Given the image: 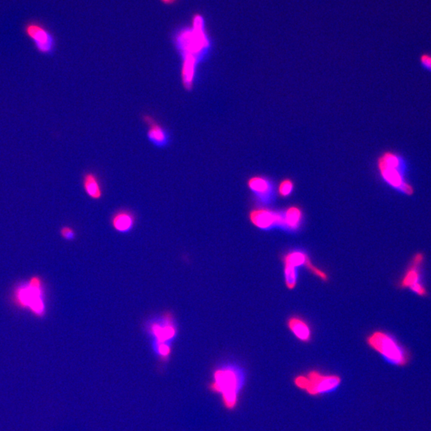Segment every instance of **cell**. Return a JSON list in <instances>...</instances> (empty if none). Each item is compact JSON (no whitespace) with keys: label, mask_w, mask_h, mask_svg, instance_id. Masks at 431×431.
<instances>
[{"label":"cell","mask_w":431,"mask_h":431,"mask_svg":"<svg viewBox=\"0 0 431 431\" xmlns=\"http://www.w3.org/2000/svg\"><path fill=\"white\" fill-rule=\"evenodd\" d=\"M308 260L309 259L305 253H301V252H293V253H289L285 257L284 264L285 265H289V266L296 268V267L300 266V265H306V263Z\"/></svg>","instance_id":"obj_16"},{"label":"cell","mask_w":431,"mask_h":431,"mask_svg":"<svg viewBox=\"0 0 431 431\" xmlns=\"http://www.w3.org/2000/svg\"><path fill=\"white\" fill-rule=\"evenodd\" d=\"M288 327L292 331V333L294 334L300 340L304 342L309 341L311 338V330L305 322L298 318H292L288 321Z\"/></svg>","instance_id":"obj_13"},{"label":"cell","mask_w":431,"mask_h":431,"mask_svg":"<svg viewBox=\"0 0 431 431\" xmlns=\"http://www.w3.org/2000/svg\"><path fill=\"white\" fill-rule=\"evenodd\" d=\"M145 122L149 125V132H148V137L151 141L155 145H165L168 142V134L165 129H163L158 123L155 122L154 119L149 117V116H145Z\"/></svg>","instance_id":"obj_11"},{"label":"cell","mask_w":431,"mask_h":431,"mask_svg":"<svg viewBox=\"0 0 431 431\" xmlns=\"http://www.w3.org/2000/svg\"><path fill=\"white\" fill-rule=\"evenodd\" d=\"M192 29L198 32H202L204 31V19L202 18V16L200 15H196L194 16L193 20H192Z\"/></svg>","instance_id":"obj_20"},{"label":"cell","mask_w":431,"mask_h":431,"mask_svg":"<svg viewBox=\"0 0 431 431\" xmlns=\"http://www.w3.org/2000/svg\"><path fill=\"white\" fill-rule=\"evenodd\" d=\"M150 333L154 336L153 347L161 361H167L170 356L172 349L170 343L176 336V329L169 314L164 316L163 324L153 323L149 327Z\"/></svg>","instance_id":"obj_6"},{"label":"cell","mask_w":431,"mask_h":431,"mask_svg":"<svg viewBox=\"0 0 431 431\" xmlns=\"http://www.w3.org/2000/svg\"><path fill=\"white\" fill-rule=\"evenodd\" d=\"M134 223V216L126 210L117 212L112 218V226L114 228V230L122 234L130 231L133 229Z\"/></svg>","instance_id":"obj_10"},{"label":"cell","mask_w":431,"mask_h":431,"mask_svg":"<svg viewBox=\"0 0 431 431\" xmlns=\"http://www.w3.org/2000/svg\"><path fill=\"white\" fill-rule=\"evenodd\" d=\"M284 226L289 229L296 230L300 226L302 219V212L298 208L292 207L287 210L286 213L284 217Z\"/></svg>","instance_id":"obj_15"},{"label":"cell","mask_w":431,"mask_h":431,"mask_svg":"<svg viewBox=\"0 0 431 431\" xmlns=\"http://www.w3.org/2000/svg\"><path fill=\"white\" fill-rule=\"evenodd\" d=\"M423 257L421 254H417L413 260V264L411 268L406 272L402 285L404 288H409L410 290L415 292L416 294L419 296H425L426 291L422 286L420 280V273L418 266L421 264Z\"/></svg>","instance_id":"obj_8"},{"label":"cell","mask_w":431,"mask_h":431,"mask_svg":"<svg viewBox=\"0 0 431 431\" xmlns=\"http://www.w3.org/2000/svg\"><path fill=\"white\" fill-rule=\"evenodd\" d=\"M305 265L308 267V269H310V271H312L314 274H316V276H318L320 278L323 279V280H327V275H326L325 273H323V272H322L321 270H320V269H318L317 268L313 266V265H312V263L310 262L309 260L307 261Z\"/></svg>","instance_id":"obj_22"},{"label":"cell","mask_w":431,"mask_h":431,"mask_svg":"<svg viewBox=\"0 0 431 431\" xmlns=\"http://www.w3.org/2000/svg\"><path fill=\"white\" fill-rule=\"evenodd\" d=\"M241 387V374L237 368L231 366L217 369L208 384L210 391L222 395L223 405L228 409H234L237 406Z\"/></svg>","instance_id":"obj_2"},{"label":"cell","mask_w":431,"mask_h":431,"mask_svg":"<svg viewBox=\"0 0 431 431\" xmlns=\"http://www.w3.org/2000/svg\"><path fill=\"white\" fill-rule=\"evenodd\" d=\"M378 168L382 179L392 188L406 195L413 193V187L406 180L407 166L403 157L396 153H385L379 159Z\"/></svg>","instance_id":"obj_3"},{"label":"cell","mask_w":431,"mask_h":431,"mask_svg":"<svg viewBox=\"0 0 431 431\" xmlns=\"http://www.w3.org/2000/svg\"><path fill=\"white\" fill-rule=\"evenodd\" d=\"M295 384L311 395L316 396L332 391L341 382V378L335 374H323L312 370L307 375H299L294 380Z\"/></svg>","instance_id":"obj_5"},{"label":"cell","mask_w":431,"mask_h":431,"mask_svg":"<svg viewBox=\"0 0 431 431\" xmlns=\"http://www.w3.org/2000/svg\"><path fill=\"white\" fill-rule=\"evenodd\" d=\"M25 33L30 40L33 42L40 53L49 55L55 48V41L52 34L38 23H31L26 26Z\"/></svg>","instance_id":"obj_7"},{"label":"cell","mask_w":431,"mask_h":431,"mask_svg":"<svg viewBox=\"0 0 431 431\" xmlns=\"http://www.w3.org/2000/svg\"><path fill=\"white\" fill-rule=\"evenodd\" d=\"M252 223L261 229H269L274 226H284V216L269 210H254L250 214Z\"/></svg>","instance_id":"obj_9"},{"label":"cell","mask_w":431,"mask_h":431,"mask_svg":"<svg viewBox=\"0 0 431 431\" xmlns=\"http://www.w3.org/2000/svg\"><path fill=\"white\" fill-rule=\"evenodd\" d=\"M12 300L17 308L27 310L35 317L41 319L47 315L45 282L39 276H33L16 285L12 291Z\"/></svg>","instance_id":"obj_1"},{"label":"cell","mask_w":431,"mask_h":431,"mask_svg":"<svg viewBox=\"0 0 431 431\" xmlns=\"http://www.w3.org/2000/svg\"><path fill=\"white\" fill-rule=\"evenodd\" d=\"M59 234L61 236L62 238L66 240V241H74L76 238V233L70 226H63L60 229Z\"/></svg>","instance_id":"obj_18"},{"label":"cell","mask_w":431,"mask_h":431,"mask_svg":"<svg viewBox=\"0 0 431 431\" xmlns=\"http://www.w3.org/2000/svg\"><path fill=\"white\" fill-rule=\"evenodd\" d=\"M161 1L166 4H173L176 0H161Z\"/></svg>","instance_id":"obj_23"},{"label":"cell","mask_w":431,"mask_h":431,"mask_svg":"<svg viewBox=\"0 0 431 431\" xmlns=\"http://www.w3.org/2000/svg\"><path fill=\"white\" fill-rule=\"evenodd\" d=\"M284 273H285V280H286L287 286H288V288H290V289L294 288L295 286H296V280H297L296 268L289 266V265H285Z\"/></svg>","instance_id":"obj_17"},{"label":"cell","mask_w":431,"mask_h":431,"mask_svg":"<svg viewBox=\"0 0 431 431\" xmlns=\"http://www.w3.org/2000/svg\"><path fill=\"white\" fill-rule=\"evenodd\" d=\"M367 343L371 348L384 357L386 360L397 366H405L409 361V355L391 335L382 331H375L369 336Z\"/></svg>","instance_id":"obj_4"},{"label":"cell","mask_w":431,"mask_h":431,"mask_svg":"<svg viewBox=\"0 0 431 431\" xmlns=\"http://www.w3.org/2000/svg\"><path fill=\"white\" fill-rule=\"evenodd\" d=\"M249 187L253 192L257 193L262 200H268L272 193V187L268 180L255 177L249 181Z\"/></svg>","instance_id":"obj_14"},{"label":"cell","mask_w":431,"mask_h":431,"mask_svg":"<svg viewBox=\"0 0 431 431\" xmlns=\"http://www.w3.org/2000/svg\"><path fill=\"white\" fill-rule=\"evenodd\" d=\"M83 188L85 192L94 200H99L102 196V186L98 176L93 172H87L83 176Z\"/></svg>","instance_id":"obj_12"},{"label":"cell","mask_w":431,"mask_h":431,"mask_svg":"<svg viewBox=\"0 0 431 431\" xmlns=\"http://www.w3.org/2000/svg\"><path fill=\"white\" fill-rule=\"evenodd\" d=\"M292 189H293V184H292V181H290V180H284V181H283L280 184L279 191H280V193L282 196H288L292 192Z\"/></svg>","instance_id":"obj_19"},{"label":"cell","mask_w":431,"mask_h":431,"mask_svg":"<svg viewBox=\"0 0 431 431\" xmlns=\"http://www.w3.org/2000/svg\"><path fill=\"white\" fill-rule=\"evenodd\" d=\"M420 63H421V67H423L425 70L430 71L431 72V55L427 54H423L420 57Z\"/></svg>","instance_id":"obj_21"}]
</instances>
